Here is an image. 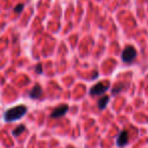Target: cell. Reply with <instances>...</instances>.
<instances>
[{
	"instance_id": "30bf717a",
	"label": "cell",
	"mask_w": 148,
	"mask_h": 148,
	"mask_svg": "<svg viewBox=\"0 0 148 148\" xmlns=\"http://www.w3.org/2000/svg\"><path fill=\"white\" fill-rule=\"evenodd\" d=\"M23 7H25V5H23V4H18V5H16V6L14 7V11H15L16 13H21V11H23Z\"/></svg>"
},
{
	"instance_id": "5b68a950",
	"label": "cell",
	"mask_w": 148,
	"mask_h": 148,
	"mask_svg": "<svg viewBox=\"0 0 148 148\" xmlns=\"http://www.w3.org/2000/svg\"><path fill=\"white\" fill-rule=\"evenodd\" d=\"M128 142H129V134H128L127 130H122L119 133L117 137V144L118 147H124L125 145H127Z\"/></svg>"
},
{
	"instance_id": "6da1fadb",
	"label": "cell",
	"mask_w": 148,
	"mask_h": 148,
	"mask_svg": "<svg viewBox=\"0 0 148 148\" xmlns=\"http://www.w3.org/2000/svg\"><path fill=\"white\" fill-rule=\"evenodd\" d=\"M27 113V108L25 105L15 106L13 108L8 109L4 114V121L5 122H14L21 119L25 114Z\"/></svg>"
},
{
	"instance_id": "7a4b0ae2",
	"label": "cell",
	"mask_w": 148,
	"mask_h": 148,
	"mask_svg": "<svg viewBox=\"0 0 148 148\" xmlns=\"http://www.w3.org/2000/svg\"><path fill=\"white\" fill-rule=\"evenodd\" d=\"M110 86H111V83L110 81L103 80L101 82H99L97 84H95L89 90V95H93V97H97V95H101L106 92V91L109 90Z\"/></svg>"
},
{
	"instance_id": "277c9868",
	"label": "cell",
	"mask_w": 148,
	"mask_h": 148,
	"mask_svg": "<svg viewBox=\"0 0 148 148\" xmlns=\"http://www.w3.org/2000/svg\"><path fill=\"white\" fill-rule=\"evenodd\" d=\"M68 111H69L68 105H61V106H58L57 108H55L50 116L53 119H59V118L64 117Z\"/></svg>"
},
{
	"instance_id": "8992f818",
	"label": "cell",
	"mask_w": 148,
	"mask_h": 148,
	"mask_svg": "<svg viewBox=\"0 0 148 148\" xmlns=\"http://www.w3.org/2000/svg\"><path fill=\"white\" fill-rule=\"evenodd\" d=\"M43 95V89H42L41 85L39 84H36L35 86L33 87V89L31 90V92H29V97L33 99H39V97H41V95Z\"/></svg>"
},
{
	"instance_id": "52a82bcc",
	"label": "cell",
	"mask_w": 148,
	"mask_h": 148,
	"mask_svg": "<svg viewBox=\"0 0 148 148\" xmlns=\"http://www.w3.org/2000/svg\"><path fill=\"white\" fill-rule=\"evenodd\" d=\"M109 101H110L109 97H103L101 99H99V101H97V107H99V109L101 110V111L106 110V108H107Z\"/></svg>"
},
{
	"instance_id": "3957f363",
	"label": "cell",
	"mask_w": 148,
	"mask_h": 148,
	"mask_svg": "<svg viewBox=\"0 0 148 148\" xmlns=\"http://www.w3.org/2000/svg\"><path fill=\"white\" fill-rule=\"evenodd\" d=\"M136 56H137V51H136L135 48L133 46H127L123 50V52H122L121 58L122 61L129 64L131 62H133V60L136 58Z\"/></svg>"
},
{
	"instance_id": "9c48e42d",
	"label": "cell",
	"mask_w": 148,
	"mask_h": 148,
	"mask_svg": "<svg viewBox=\"0 0 148 148\" xmlns=\"http://www.w3.org/2000/svg\"><path fill=\"white\" fill-rule=\"evenodd\" d=\"M25 130V125H19V126H17V127L12 131V135L14 136V137H17V136L21 135V134L23 133Z\"/></svg>"
},
{
	"instance_id": "8fae6325",
	"label": "cell",
	"mask_w": 148,
	"mask_h": 148,
	"mask_svg": "<svg viewBox=\"0 0 148 148\" xmlns=\"http://www.w3.org/2000/svg\"><path fill=\"white\" fill-rule=\"evenodd\" d=\"M36 72H37L38 74L43 73V66H42L41 64H38V65L36 66Z\"/></svg>"
},
{
	"instance_id": "ba28073f",
	"label": "cell",
	"mask_w": 148,
	"mask_h": 148,
	"mask_svg": "<svg viewBox=\"0 0 148 148\" xmlns=\"http://www.w3.org/2000/svg\"><path fill=\"white\" fill-rule=\"evenodd\" d=\"M124 87H125V83H123V82H119V83H118V84H116L115 86L113 87V89H112V95H118V93L121 92V91L123 90Z\"/></svg>"
}]
</instances>
